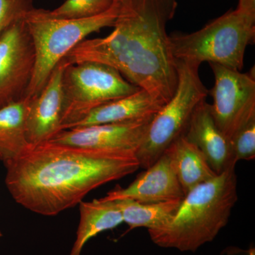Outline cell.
Returning a JSON list of instances; mask_svg holds the SVG:
<instances>
[{"mask_svg":"<svg viewBox=\"0 0 255 255\" xmlns=\"http://www.w3.org/2000/svg\"><path fill=\"white\" fill-rule=\"evenodd\" d=\"M65 58L56 67L41 91L28 102L26 130L30 145L49 141L62 131L65 112L63 75Z\"/></svg>","mask_w":255,"mask_h":255,"instance_id":"8fae6325","label":"cell"},{"mask_svg":"<svg viewBox=\"0 0 255 255\" xmlns=\"http://www.w3.org/2000/svg\"><path fill=\"white\" fill-rule=\"evenodd\" d=\"M184 197L180 184L170 159L165 152L145 172L126 188L117 187L109 191L100 201L128 199L140 203H158L182 199Z\"/></svg>","mask_w":255,"mask_h":255,"instance_id":"7c38bea8","label":"cell"},{"mask_svg":"<svg viewBox=\"0 0 255 255\" xmlns=\"http://www.w3.org/2000/svg\"><path fill=\"white\" fill-rule=\"evenodd\" d=\"M214 86L209 94L214 100L211 113L216 125L231 141L233 135L255 118L254 70L241 73L216 63H209Z\"/></svg>","mask_w":255,"mask_h":255,"instance_id":"ba28073f","label":"cell"},{"mask_svg":"<svg viewBox=\"0 0 255 255\" xmlns=\"http://www.w3.org/2000/svg\"><path fill=\"white\" fill-rule=\"evenodd\" d=\"M199 66L177 60V88L171 100L151 121L136 154L140 168H148L171 144L184 136L194 110L209 95L199 77Z\"/></svg>","mask_w":255,"mask_h":255,"instance_id":"8992f818","label":"cell"},{"mask_svg":"<svg viewBox=\"0 0 255 255\" xmlns=\"http://www.w3.org/2000/svg\"><path fill=\"white\" fill-rule=\"evenodd\" d=\"M235 160H252L255 157V118L241 128L231 140Z\"/></svg>","mask_w":255,"mask_h":255,"instance_id":"ffe728a7","label":"cell"},{"mask_svg":"<svg viewBox=\"0 0 255 255\" xmlns=\"http://www.w3.org/2000/svg\"><path fill=\"white\" fill-rule=\"evenodd\" d=\"M113 0H66L48 14L58 18H85L101 14L113 6Z\"/></svg>","mask_w":255,"mask_h":255,"instance_id":"d6986e66","label":"cell"},{"mask_svg":"<svg viewBox=\"0 0 255 255\" xmlns=\"http://www.w3.org/2000/svg\"><path fill=\"white\" fill-rule=\"evenodd\" d=\"M4 166L5 184L15 201L47 216L76 206L90 191L140 168L135 156L52 141L30 145Z\"/></svg>","mask_w":255,"mask_h":255,"instance_id":"6da1fadb","label":"cell"},{"mask_svg":"<svg viewBox=\"0 0 255 255\" xmlns=\"http://www.w3.org/2000/svg\"><path fill=\"white\" fill-rule=\"evenodd\" d=\"M152 120L73 128L58 132L49 141L136 157Z\"/></svg>","mask_w":255,"mask_h":255,"instance_id":"30bf717a","label":"cell"},{"mask_svg":"<svg viewBox=\"0 0 255 255\" xmlns=\"http://www.w3.org/2000/svg\"><path fill=\"white\" fill-rule=\"evenodd\" d=\"M164 105L148 92L139 89L131 95L94 109L70 128L153 119Z\"/></svg>","mask_w":255,"mask_h":255,"instance_id":"5bb4252c","label":"cell"},{"mask_svg":"<svg viewBox=\"0 0 255 255\" xmlns=\"http://www.w3.org/2000/svg\"><path fill=\"white\" fill-rule=\"evenodd\" d=\"M1 236H2V234H1V231H0V238H1Z\"/></svg>","mask_w":255,"mask_h":255,"instance_id":"603a6c76","label":"cell"},{"mask_svg":"<svg viewBox=\"0 0 255 255\" xmlns=\"http://www.w3.org/2000/svg\"><path fill=\"white\" fill-rule=\"evenodd\" d=\"M65 62L63 75L65 112L62 130L73 127L94 109L140 89L126 80L118 70L105 64Z\"/></svg>","mask_w":255,"mask_h":255,"instance_id":"52a82bcc","label":"cell"},{"mask_svg":"<svg viewBox=\"0 0 255 255\" xmlns=\"http://www.w3.org/2000/svg\"><path fill=\"white\" fill-rule=\"evenodd\" d=\"M119 11V3H114L103 14L73 19L53 17L48 10L34 7L29 10L24 20L34 46L36 63L26 97L38 95L55 67L89 35L113 27Z\"/></svg>","mask_w":255,"mask_h":255,"instance_id":"5b68a950","label":"cell"},{"mask_svg":"<svg viewBox=\"0 0 255 255\" xmlns=\"http://www.w3.org/2000/svg\"><path fill=\"white\" fill-rule=\"evenodd\" d=\"M177 6V0H122L113 31L84 40L65 59L70 64H105L167 103L177 88L178 73L167 25Z\"/></svg>","mask_w":255,"mask_h":255,"instance_id":"7a4b0ae2","label":"cell"},{"mask_svg":"<svg viewBox=\"0 0 255 255\" xmlns=\"http://www.w3.org/2000/svg\"><path fill=\"white\" fill-rule=\"evenodd\" d=\"M184 136L197 146L216 174L222 173L237 164L231 141L216 125L211 105L206 100L201 102L194 110Z\"/></svg>","mask_w":255,"mask_h":255,"instance_id":"4fadbf2b","label":"cell"},{"mask_svg":"<svg viewBox=\"0 0 255 255\" xmlns=\"http://www.w3.org/2000/svg\"><path fill=\"white\" fill-rule=\"evenodd\" d=\"M29 99L0 108V159L6 164L21 155L30 146L26 117Z\"/></svg>","mask_w":255,"mask_h":255,"instance_id":"2e32d148","label":"cell"},{"mask_svg":"<svg viewBox=\"0 0 255 255\" xmlns=\"http://www.w3.org/2000/svg\"><path fill=\"white\" fill-rule=\"evenodd\" d=\"M122 223V213L114 201H82L76 241L70 255H81L84 246L91 238L104 231L114 229Z\"/></svg>","mask_w":255,"mask_h":255,"instance_id":"e0dca14e","label":"cell"},{"mask_svg":"<svg viewBox=\"0 0 255 255\" xmlns=\"http://www.w3.org/2000/svg\"><path fill=\"white\" fill-rule=\"evenodd\" d=\"M236 166L187 193L173 219L163 227L147 231L152 243L194 253L214 241L227 226L238 201Z\"/></svg>","mask_w":255,"mask_h":255,"instance_id":"3957f363","label":"cell"},{"mask_svg":"<svg viewBox=\"0 0 255 255\" xmlns=\"http://www.w3.org/2000/svg\"><path fill=\"white\" fill-rule=\"evenodd\" d=\"M35 63L33 41L21 18L0 36V108L26 97Z\"/></svg>","mask_w":255,"mask_h":255,"instance_id":"9c48e42d","label":"cell"},{"mask_svg":"<svg viewBox=\"0 0 255 255\" xmlns=\"http://www.w3.org/2000/svg\"><path fill=\"white\" fill-rule=\"evenodd\" d=\"M164 152L170 159L184 196L197 186L218 175L197 146L188 140L184 135L171 144Z\"/></svg>","mask_w":255,"mask_h":255,"instance_id":"9a60e30c","label":"cell"},{"mask_svg":"<svg viewBox=\"0 0 255 255\" xmlns=\"http://www.w3.org/2000/svg\"><path fill=\"white\" fill-rule=\"evenodd\" d=\"M182 199L158 203H140L122 199L114 201L130 230L145 228L158 229L167 225L177 214Z\"/></svg>","mask_w":255,"mask_h":255,"instance_id":"ac0fdd59","label":"cell"},{"mask_svg":"<svg viewBox=\"0 0 255 255\" xmlns=\"http://www.w3.org/2000/svg\"><path fill=\"white\" fill-rule=\"evenodd\" d=\"M33 8L31 0H0V36L10 25Z\"/></svg>","mask_w":255,"mask_h":255,"instance_id":"44dd1931","label":"cell"},{"mask_svg":"<svg viewBox=\"0 0 255 255\" xmlns=\"http://www.w3.org/2000/svg\"><path fill=\"white\" fill-rule=\"evenodd\" d=\"M113 1H114V3L120 2V1H122V0H113Z\"/></svg>","mask_w":255,"mask_h":255,"instance_id":"7402d4cb","label":"cell"},{"mask_svg":"<svg viewBox=\"0 0 255 255\" xmlns=\"http://www.w3.org/2000/svg\"><path fill=\"white\" fill-rule=\"evenodd\" d=\"M169 41L176 60L241 71L247 48L255 41V9L238 6L198 31L170 35Z\"/></svg>","mask_w":255,"mask_h":255,"instance_id":"277c9868","label":"cell"}]
</instances>
